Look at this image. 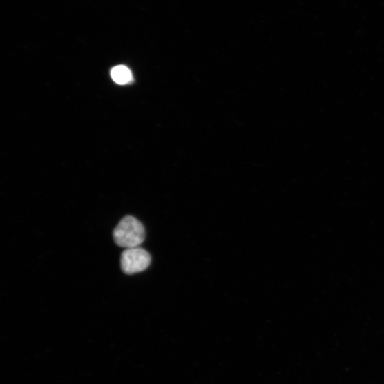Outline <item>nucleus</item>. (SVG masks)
Segmentation results:
<instances>
[{"label":"nucleus","instance_id":"obj_3","mask_svg":"<svg viewBox=\"0 0 384 384\" xmlns=\"http://www.w3.org/2000/svg\"><path fill=\"white\" fill-rule=\"evenodd\" d=\"M111 77L115 83L121 85L129 83L133 79L131 70L122 65L117 66L112 69Z\"/></svg>","mask_w":384,"mask_h":384},{"label":"nucleus","instance_id":"obj_2","mask_svg":"<svg viewBox=\"0 0 384 384\" xmlns=\"http://www.w3.org/2000/svg\"><path fill=\"white\" fill-rule=\"evenodd\" d=\"M151 262L150 253L140 247L126 249L121 257L122 269L127 275L146 271L150 267Z\"/></svg>","mask_w":384,"mask_h":384},{"label":"nucleus","instance_id":"obj_1","mask_svg":"<svg viewBox=\"0 0 384 384\" xmlns=\"http://www.w3.org/2000/svg\"><path fill=\"white\" fill-rule=\"evenodd\" d=\"M145 238V227L131 215L124 218L113 231L115 243L126 249L138 247Z\"/></svg>","mask_w":384,"mask_h":384}]
</instances>
